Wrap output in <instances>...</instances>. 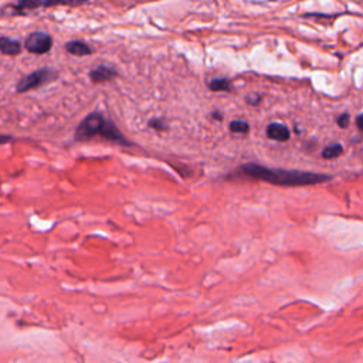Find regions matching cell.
Wrapping results in <instances>:
<instances>
[{
	"instance_id": "obj_9",
	"label": "cell",
	"mask_w": 363,
	"mask_h": 363,
	"mask_svg": "<svg viewBox=\"0 0 363 363\" xmlns=\"http://www.w3.org/2000/svg\"><path fill=\"white\" fill-rule=\"evenodd\" d=\"M208 88L211 91H217V92H220V91H230L231 89V84H230V81L227 78H214V79H211L208 82Z\"/></svg>"
},
{
	"instance_id": "obj_7",
	"label": "cell",
	"mask_w": 363,
	"mask_h": 363,
	"mask_svg": "<svg viewBox=\"0 0 363 363\" xmlns=\"http://www.w3.org/2000/svg\"><path fill=\"white\" fill-rule=\"evenodd\" d=\"M0 52L6 55H17L21 52V44L10 37H0Z\"/></svg>"
},
{
	"instance_id": "obj_17",
	"label": "cell",
	"mask_w": 363,
	"mask_h": 363,
	"mask_svg": "<svg viewBox=\"0 0 363 363\" xmlns=\"http://www.w3.org/2000/svg\"><path fill=\"white\" fill-rule=\"evenodd\" d=\"M356 125H357L359 129H362V113L357 115V118H356Z\"/></svg>"
},
{
	"instance_id": "obj_11",
	"label": "cell",
	"mask_w": 363,
	"mask_h": 363,
	"mask_svg": "<svg viewBox=\"0 0 363 363\" xmlns=\"http://www.w3.org/2000/svg\"><path fill=\"white\" fill-rule=\"evenodd\" d=\"M55 3H41V1H20L18 4L14 6L16 10H31V9H37V7H41V6H54Z\"/></svg>"
},
{
	"instance_id": "obj_2",
	"label": "cell",
	"mask_w": 363,
	"mask_h": 363,
	"mask_svg": "<svg viewBox=\"0 0 363 363\" xmlns=\"http://www.w3.org/2000/svg\"><path fill=\"white\" fill-rule=\"evenodd\" d=\"M95 135H101L102 138L119 145H129V142L123 138L115 123H112L99 112H92L86 115L77 126L74 136L75 140L84 142L92 139Z\"/></svg>"
},
{
	"instance_id": "obj_13",
	"label": "cell",
	"mask_w": 363,
	"mask_h": 363,
	"mask_svg": "<svg viewBox=\"0 0 363 363\" xmlns=\"http://www.w3.org/2000/svg\"><path fill=\"white\" fill-rule=\"evenodd\" d=\"M149 126L153 128V129H156V130H164V129L167 128L166 123H164L162 119H159V118L150 119V121H149Z\"/></svg>"
},
{
	"instance_id": "obj_1",
	"label": "cell",
	"mask_w": 363,
	"mask_h": 363,
	"mask_svg": "<svg viewBox=\"0 0 363 363\" xmlns=\"http://www.w3.org/2000/svg\"><path fill=\"white\" fill-rule=\"evenodd\" d=\"M237 174H242L250 179H257L271 184L285 186V187L309 186V184H316V183H323L330 180V176L323 173L274 169V167H267L257 163H245L240 166V169H237Z\"/></svg>"
},
{
	"instance_id": "obj_8",
	"label": "cell",
	"mask_w": 363,
	"mask_h": 363,
	"mask_svg": "<svg viewBox=\"0 0 363 363\" xmlns=\"http://www.w3.org/2000/svg\"><path fill=\"white\" fill-rule=\"evenodd\" d=\"M65 50L75 55V57H84V55H89L92 52L91 47L88 44H85L84 41H79V40H74V41H68L65 44Z\"/></svg>"
},
{
	"instance_id": "obj_15",
	"label": "cell",
	"mask_w": 363,
	"mask_h": 363,
	"mask_svg": "<svg viewBox=\"0 0 363 363\" xmlns=\"http://www.w3.org/2000/svg\"><path fill=\"white\" fill-rule=\"evenodd\" d=\"M259 101H261L259 95H250V96H247V102L251 104V105H257Z\"/></svg>"
},
{
	"instance_id": "obj_18",
	"label": "cell",
	"mask_w": 363,
	"mask_h": 363,
	"mask_svg": "<svg viewBox=\"0 0 363 363\" xmlns=\"http://www.w3.org/2000/svg\"><path fill=\"white\" fill-rule=\"evenodd\" d=\"M213 118H217V119H221V116H220V115H218V112H214V113H213Z\"/></svg>"
},
{
	"instance_id": "obj_4",
	"label": "cell",
	"mask_w": 363,
	"mask_h": 363,
	"mask_svg": "<svg viewBox=\"0 0 363 363\" xmlns=\"http://www.w3.org/2000/svg\"><path fill=\"white\" fill-rule=\"evenodd\" d=\"M24 47L31 54H45L52 47V38L44 31H34L27 35Z\"/></svg>"
},
{
	"instance_id": "obj_16",
	"label": "cell",
	"mask_w": 363,
	"mask_h": 363,
	"mask_svg": "<svg viewBox=\"0 0 363 363\" xmlns=\"http://www.w3.org/2000/svg\"><path fill=\"white\" fill-rule=\"evenodd\" d=\"M11 140V136H7V135H0V145L3 143H7Z\"/></svg>"
},
{
	"instance_id": "obj_12",
	"label": "cell",
	"mask_w": 363,
	"mask_h": 363,
	"mask_svg": "<svg viewBox=\"0 0 363 363\" xmlns=\"http://www.w3.org/2000/svg\"><path fill=\"white\" fill-rule=\"evenodd\" d=\"M230 130L233 133H242V135H245L250 130V125L245 121H231L230 122Z\"/></svg>"
},
{
	"instance_id": "obj_5",
	"label": "cell",
	"mask_w": 363,
	"mask_h": 363,
	"mask_svg": "<svg viewBox=\"0 0 363 363\" xmlns=\"http://www.w3.org/2000/svg\"><path fill=\"white\" fill-rule=\"evenodd\" d=\"M267 136L277 142H286L291 138V132L284 123L272 122L267 126Z\"/></svg>"
},
{
	"instance_id": "obj_10",
	"label": "cell",
	"mask_w": 363,
	"mask_h": 363,
	"mask_svg": "<svg viewBox=\"0 0 363 363\" xmlns=\"http://www.w3.org/2000/svg\"><path fill=\"white\" fill-rule=\"evenodd\" d=\"M342 152H343V146L340 143H332V145L326 146L322 150V157H325V159H335V157L340 156Z\"/></svg>"
},
{
	"instance_id": "obj_3",
	"label": "cell",
	"mask_w": 363,
	"mask_h": 363,
	"mask_svg": "<svg viewBox=\"0 0 363 363\" xmlns=\"http://www.w3.org/2000/svg\"><path fill=\"white\" fill-rule=\"evenodd\" d=\"M58 72L52 68H40L37 71H33L31 74L26 75L24 78H21L17 85H16V91L23 94V92H27V91H31L37 86H41L44 84H48L51 81H54L57 78Z\"/></svg>"
},
{
	"instance_id": "obj_14",
	"label": "cell",
	"mask_w": 363,
	"mask_h": 363,
	"mask_svg": "<svg viewBox=\"0 0 363 363\" xmlns=\"http://www.w3.org/2000/svg\"><path fill=\"white\" fill-rule=\"evenodd\" d=\"M349 122H350L349 113H342V115L337 118V125H339L340 128H347Z\"/></svg>"
},
{
	"instance_id": "obj_6",
	"label": "cell",
	"mask_w": 363,
	"mask_h": 363,
	"mask_svg": "<svg viewBox=\"0 0 363 363\" xmlns=\"http://www.w3.org/2000/svg\"><path fill=\"white\" fill-rule=\"evenodd\" d=\"M115 77H116V69L113 67H109V65H99V67H96L95 69H92L89 72V78L95 84L111 81Z\"/></svg>"
}]
</instances>
